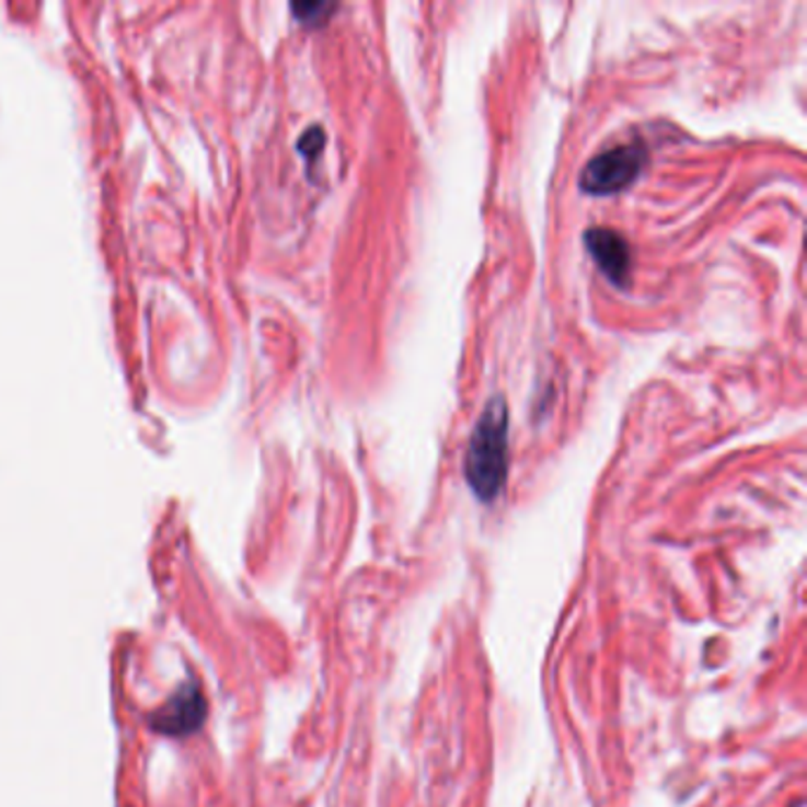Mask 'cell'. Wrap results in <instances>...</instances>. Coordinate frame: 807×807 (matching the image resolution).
I'll return each instance as SVG.
<instances>
[{"mask_svg": "<svg viewBox=\"0 0 807 807\" xmlns=\"http://www.w3.org/2000/svg\"><path fill=\"white\" fill-rule=\"evenodd\" d=\"M647 164V147L639 140L625 142L587 161L580 173V187L587 195H613L637 181Z\"/></svg>", "mask_w": 807, "mask_h": 807, "instance_id": "cell-2", "label": "cell"}, {"mask_svg": "<svg viewBox=\"0 0 807 807\" xmlns=\"http://www.w3.org/2000/svg\"><path fill=\"white\" fill-rule=\"evenodd\" d=\"M322 145H325V136H322V128L315 126L311 130H305V136L299 140V150L305 157H315L322 150Z\"/></svg>", "mask_w": 807, "mask_h": 807, "instance_id": "cell-6", "label": "cell"}, {"mask_svg": "<svg viewBox=\"0 0 807 807\" xmlns=\"http://www.w3.org/2000/svg\"><path fill=\"white\" fill-rule=\"evenodd\" d=\"M291 10H293V14H297L299 22L320 24V22H325L330 18V14L336 10V5H330V3H301V5H293Z\"/></svg>", "mask_w": 807, "mask_h": 807, "instance_id": "cell-5", "label": "cell"}, {"mask_svg": "<svg viewBox=\"0 0 807 807\" xmlns=\"http://www.w3.org/2000/svg\"><path fill=\"white\" fill-rule=\"evenodd\" d=\"M204 717H207V703H204L197 689L187 687L183 692L171 696L166 706L157 713L154 727L161 734L181 737V734L195 731L204 723Z\"/></svg>", "mask_w": 807, "mask_h": 807, "instance_id": "cell-4", "label": "cell"}, {"mask_svg": "<svg viewBox=\"0 0 807 807\" xmlns=\"http://www.w3.org/2000/svg\"><path fill=\"white\" fill-rule=\"evenodd\" d=\"M509 469V407L495 395L483 407L464 454V479L483 503L503 493Z\"/></svg>", "mask_w": 807, "mask_h": 807, "instance_id": "cell-1", "label": "cell"}, {"mask_svg": "<svg viewBox=\"0 0 807 807\" xmlns=\"http://www.w3.org/2000/svg\"><path fill=\"white\" fill-rule=\"evenodd\" d=\"M585 246L595 258L597 268L604 273L613 285L625 287L630 280V246L623 234L609 228H592L585 232Z\"/></svg>", "mask_w": 807, "mask_h": 807, "instance_id": "cell-3", "label": "cell"}]
</instances>
